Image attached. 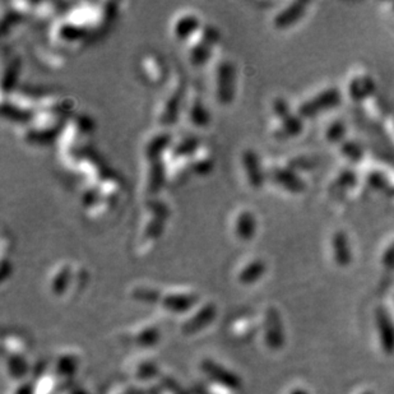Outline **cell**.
I'll return each instance as SVG.
<instances>
[{
	"mask_svg": "<svg viewBox=\"0 0 394 394\" xmlns=\"http://www.w3.org/2000/svg\"><path fill=\"white\" fill-rule=\"evenodd\" d=\"M233 68L227 62H222L217 71V97L221 104H229L233 99Z\"/></svg>",
	"mask_w": 394,
	"mask_h": 394,
	"instance_id": "cell-1",
	"label": "cell"
},
{
	"mask_svg": "<svg viewBox=\"0 0 394 394\" xmlns=\"http://www.w3.org/2000/svg\"><path fill=\"white\" fill-rule=\"evenodd\" d=\"M199 27V19L194 14H185L175 25V35L178 38H188Z\"/></svg>",
	"mask_w": 394,
	"mask_h": 394,
	"instance_id": "cell-4",
	"label": "cell"
},
{
	"mask_svg": "<svg viewBox=\"0 0 394 394\" xmlns=\"http://www.w3.org/2000/svg\"><path fill=\"white\" fill-rule=\"evenodd\" d=\"M199 144V139L197 137H189L187 139H184L183 142H180L175 148H174V157H181V156H187L190 153L194 152L198 148Z\"/></svg>",
	"mask_w": 394,
	"mask_h": 394,
	"instance_id": "cell-10",
	"label": "cell"
},
{
	"mask_svg": "<svg viewBox=\"0 0 394 394\" xmlns=\"http://www.w3.org/2000/svg\"><path fill=\"white\" fill-rule=\"evenodd\" d=\"M242 163H244V167L246 169L251 185L255 188L260 187L262 176H260L259 163H258L257 154L249 150L245 151L242 154Z\"/></svg>",
	"mask_w": 394,
	"mask_h": 394,
	"instance_id": "cell-3",
	"label": "cell"
},
{
	"mask_svg": "<svg viewBox=\"0 0 394 394\" xmlns=\"http://www.w3.org/2000/svg\"><path fill=\"white\" fill-rule=\"evenodd\" d=\"M170 135H156L154 138H152L151 142L148 143L147 148H146V154H147L148 160H150V161L159 160V157H160L162 151L170 144Z\"/></svg>",
	"mask_w": 394,
	"mask_h": 394,
	"instance_id": "cell-5",
	"label": "cell"
},
{
	"mask_svg": "<svg viewBox=\"0 0 394 394\" xmlns=\"http://www.w3.org/2000/svg\"><path fill=\"white\" fill-rule=\"evenodd\" d=\"M163 179H165V170H163V165L160 161V159L151 161V169H150V176H148V190L151 193L157 192L161 188Z\"/></svg>",
	"mask_w": 394,
	"mask_h": 394,
	"instance_id": "cell-7",
	"label": "cell"
},
{
	"mask_svg": "<svg viewBox=\"0 0 394 394\" xmlns=\"http://www.w3.org/2000/svg\"><path fill=\"white\" fill-rule=\"evenodd\" d=\"M217 38H218L217 30L212 26H206L202 40L190 51L192 63L196 64V65H202V64L206 63L208 58L211 56V46L216 44Z\"/></svg>",
	"mask_w": 394,
	"mask_h": 394,
	"instance_id": "cell-2",
	"label": "cell"
},
{
	"mask_svg": "<svg viewBox=\"0 0 394 394\" xmlns=\"http://www.w3.org/2000/svg\"><path fill=\"white\" fill-rule=\"evenodd\" d=\"M1 111L4 117H8L10 120H16V121H28L32 117V114L28 110L19 108L13 104H7V102H3Z\"/></svg>",
	"mask_w": 394,
	"mask_h": 394,
	"instance_id": "cell-8",
	"label": "cell"
},
{
	"mask_svg": "<svg viewBox=\"0 0 394 394\" xmlns=\"http://www.w3.org/2000/svg\"><path fill=\"white\" fill-rule=\"evenodd\" d=\"M17 71H19V63H16L14 65H13V64L10 65V69L7 71V74H5V77H4V82H3L4 90H5L7 87H12V86L14 84Z\"/></svg>",
	"mask_w": 394,
	"mask_h": 394,
	"instance_id": "cell-11",
	"label": "cell"
},
{
	"mask_svg": "<svg viewBox=\"0 0 394 394\" xmlns=\"http://www.w3.org/2000/svg\"><path fill=\"white\" fill-rule=\"evenodd\" d=\"M81 35V28L76 27L74 25H65L62 28V36L69 40H74Z\"/></svg>",
	"mask_w": 394,
	"mask_h": 394,
	"instance_id": "cell-12",
	"label": "cell"
},
{
	"mask_svg": "<svg viewBox=\"0 0 394 394\" xmlns=\"http://www.w3.org/2000/svg\"><path fill=\"white\" fill-rule=\"evenodd\" d=\"M190 117L198 126H206L207 123L209 121L208 111L199 100L193 102L192 108H190Z\"/></svg>",
	"mask_w": 394,
	"mask_h": 394,
	"instance_id": "cell-9",
	"label": "cell"
},
{
	"mask_svg": "<svg viewBox=\"0 0 394 394\" xmlns=\"http://www.w3.org/2000/svg\"><path fill=\"white\" fill-rule=\"evenodd\" d=\"M254 233V220L251 212H242L236 220V233L240 239L248 240Z\"/></svg>",
	"mask_w": 394,
	"mask_h": 394,
	"instance_id": "cell-6",
	"label": "cell"
}]
</instances>
